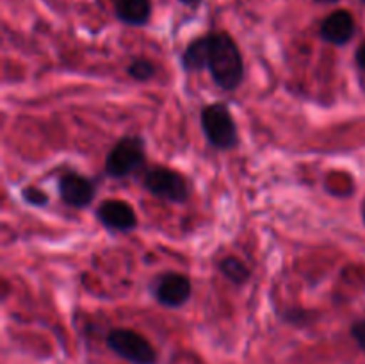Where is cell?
Segmentation results:
<instances>
[{"mask_svg":"<svg viewBox=\"0 0 365 364\" xmlns=\"http://www.w3.org/2000/svg\"><path fill=\"white\" fill-rule=\"evenodd\" d=\"M96 218L103 227L118 232L134 231L138 227V216L130 203L123 200H106L96 209Z\"/></svg>","mask_w":365,"mask_h":364,"instance_id":"cell-8","label":"cell"},{"mask_svg":"<svg viewBox=\"0 0 365 364\" xmlns=\"http://www.w3.org/2000/svg\"><path fill=\"white\" fill-rule=\"evenodd\" d=\"M145 188L157 198H164L173 203H184L189 198L187 181L177 171L164 166L150 168L143 178Z\"/></svg>","mask_w":365,"mask_h":364,"instance_id":"cell-5","label":"cell"},{"mask_svg":"<svg viewBox=\"0 0 365 364\" xmlns=\"http://www.w3.org/2000/svg\"><path fill=\"white\" fill-rule=\"evenodd\" d=\"M362 2H364V4H365V0H362Z\"/></svg>","mask_w":365,"mask_h":364,"instance_id":"cell-19","label":"cell"},{"mask_svg":"<svg viewBox=\"0 0 365 364\" xmlns=\"http://www.w3.org/2000/svg\"><path fill=\"white\" fill-rule=\"evenodd\" d=\"M59 195L64 203L75 209H84L95 200L96 186L81 173H66L59 178Z\"/></svg>","mask_w":365,"mask_h":364,"instance_id":"cell-7","label":"cell"},{"mask_svg":"<svg viewBox=\"0 0 365 364\" xmlns=\"http://www.w3.org/2000/svg\"><path fill=\"white\" fill-rule=\"evenodd\" d=\"M364 220H365V203H364Z\"/></svg>","mask_w":365,"mask_h":364,"instance_id":"cell-18","label":"cell"},{"mask_svg":"<svg viewBox=\"0 0 365 364\" xmlns=\"http://www.w3.org/2000/svg\"><path fill=\"white\" fill-rule=\"evenodd\" d=\"M128 75H130L134 81L139 82H146L150 79H153L155 75V64L148 59H135L132 61L130 66H128Z\"/></svg>","mask_w":365,"mask_h":364,"instance_id":"cell-12","label":"cell"},{"mask_svg":"<svg viewBox=\"0 0 365 364\" xmlns=\"http://www.w3.org/2000/svg\"><path fill=\"white\" fill-rule=\"evenodd\" d=\"M182 66L187 71L209 70L217 88L234 91L245 77V61L237 43L227 32H210L196 38L182 54Z\"/></svg>","mask_w":365,"mask_h":364,"instance_id":"cell-1","label":"cell"},{"mask_svg":"<svg viewBox=\"0 0 365 364\" xmlns=\"http://www.w3.org/2000/svg\"><path fill=\"white\" fill-rule=\"evenodd\" d=\"M316 4H335L339 2V0H314Z\"/></svg>","mask_w":365,"mask_h":364,"instance_id":"cell-17","label":"cell"},{"mask_svg":"<svg viewBox=\"0 0 365 364\" xmlns=\"http://www.w3.org/2000/svg\"><path fill=\"white\" fill-rule=\"evenodd\" d=\"M356 63H359V66L365 71V41L359 46V50H356Z\"/></svg>","mask_w":365,"mask_h":364,"instance_id":"cell-15","label":"cell"},{"mask_svg":"<svg viewBox=\"0 0 365 364\" xmlns=\"http://www.w3.org/2000/svg\"><path fill=\"white\" fill-rule=\"evenodd\" d=\"M351 335L356 341V345L365 352V320H359L356 323H353Z\"/></svg>","mask_w":365,"mask_h":364,"instance_id":"cell-14","label":"cell"},{"mask_svg":"<svg viewBox=\"0 0 365 364\" xmlns=\"http://www.w3.org/2000/svg\"><path fill=\"white\" fill-rule=\"evenodd\" d=\"M21 196H24L25 202L31 203V206H36V207H43L48 203V195H46L45 191H41V189L34 188V186H29V188H25L24 191H21Z\"/></svg>","mask_w":365,"mask_h":364,"instance_id":"cell-13","label":"cell"},{"mask_svg":"<svg viewBox=\"0 0 365 364\" xmlns=\"http://www.w3.org/2000/svg\"><path fill=\"white\" fill-rule=\"evenodd\" d=\"M146 145L141 136L121 138L106 159V173L114 178H123L134 173L145 164Z\"/></svg>","mask_w":365,"mask_h":364,"instance_id":"cell-3","label":"cell"},{"mask_svg":"<svg viewBox=\"0 0 365 364\" xmlns=\"http://www.w3.org/2000/svg\"><path fill=\"white\" fill-rule=\"evenodd\" d=\"M202 128L210 145L217 150H232L237 146V127L227 103L216 102L207 106L202 111Z\"/></svg>","mask_w":365,"mask_h":364,"instance_id":"cell-2","label":"cell"},{"mask_svg":"<svg viewBox=\"0 0 365 364\" xmlns=\"http://www.w3.org/2000/svg\"><path fill=\"white\" fill-rule=\"evenodd\" d=\"M178 2H182L184 6H189V7H196L198 4H202V0H178Z\"/></svg>","mask_w":365,"mask_h":364,"instance_id":"cell-16","label":"cell"},{"mask_svg":"<svg viewBox=\"0 0 365 364\" xmlns=\"http://www.w3.org/2000/svg\"><path fill=\"white\" fill-rule=\"evenodd\" d=\"M220 271L228 278V280L234 282V284L237 285L248 282L250 275H252L250 273L248 266H246L241 259H237V257H225L220 263Z\"/></svg>","mask_w":365,"mask_h":364,"instance_id":"cell-11","label":"cell"},{"mask_svg":"<svg viewBox=\"0 0 365 364\" xmlns=\"http://www.w3.org/2000/svg\"><path fill=\"white\" fill-rule=\"evenodd\" d=\"M107 346L132 364H155L157 352L145 335L128 328H114L107 334Z\"/></svg>","mask_w":365,"mask_h":364,"instance_id":"cell-4","label":"cell"},{"mask_svg":"<svg viewBox=\"0 0 365 364\" xmlns=\"http://www.w3.org/2000/svg\"><path fill=\"white\" fill-rule=\"evenodd\" d=\"M321 38L334 45H346L355 34V18L349 11L337 9L328 14L321 24Z\"/></svg>","mask_w":365,"mask_h":364,"instance_id":"cell-9","label":"cell"},{"mask_svg":"<svg viewBox=\"0 0 365 364\" xmlns=\"http://www.w3.org/2000/svg\"><path fill=\"white\" fill-rule=\"evenodd\" d=\"M191 291V280L182 273H164L153 282V298L170 309L184 305Z\"/></svg>","mask_w":365,"mask_h":364,"instance_id":"cell-6","label":"cell"},{"mask_svg":"<svg viewBox=\"0 0 365 364\" xmlns=\"http://www.w3.org/2000/svg\"><path fill=\"white\" fill-rule=\"evenodd\" d=\"M114 14L123 24L132 27L146 25L152 14V0H113Z\"/></svg>","mask_w":365,"mask_h":364,"instance_id":"cell-10","label":"cell"}]
</instances>
